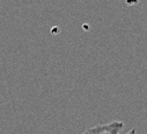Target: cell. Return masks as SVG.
<instances>
[{"instance_id":"cell-1","label":"cell","mask_w":147,"mask_h":134,"mask_svg":"<svg viewBox=\"0 0 147 134\" xmlns=\"http://www.w3.org/2000/svg\"><path fill=\"white\" fill-rule=\"evenodd\" d=\"M124 124L122 121H113L108 124L96 125L94 127L88 128L82 134H118L123 128Z\"/></svg>"},{"instance_id":"cell-2","label":"cell","mask_w":147,"mask_h":134,"mask_svg":"<svg viewBox=\"0 0 147 134\" xmlns=\"http://www.w3.org/2000/svg\"><path fill=\"white\" fill-rule=\"evenodd\" d=\"M136 133H137L136 128H132V129H131V131H129V132H127L126 134H136Z\"/></svg>"}]
</instances>
